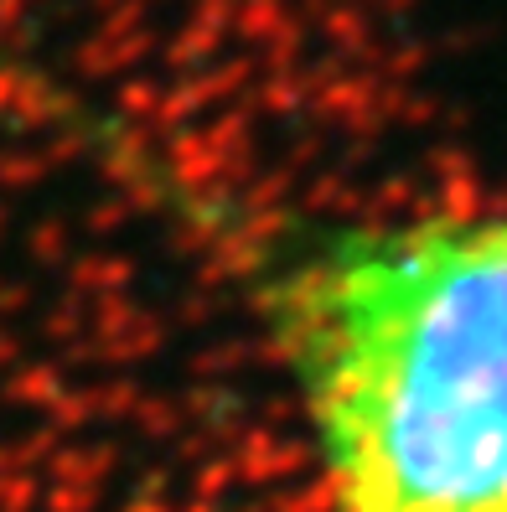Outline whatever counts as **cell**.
I'll return each instance as SVG.
<instances>
[{
    "label": "cell",
    "mask_w": 507,
    "mask_h": 512,
    "mask_svg": "<svg viewBox=\"0 0 507 512\" xmlns=\"http://www.w3.org/2000/svg\"><path fill=\"white\" fill-rule=\"evenodd\" d=\"M270 321L332 512H507V218L321 228Z\"/></svg>",
    "instance_id": "cell-1"
}]
</instances>
